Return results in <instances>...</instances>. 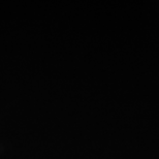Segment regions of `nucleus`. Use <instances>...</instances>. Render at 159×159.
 <instances>
[]
</instances>
